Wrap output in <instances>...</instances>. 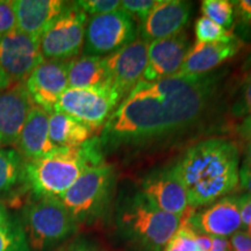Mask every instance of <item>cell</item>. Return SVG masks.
I'll use <instances>...</instances> for the list:
<instances>
[{
  "mask_svg": "<svg viewBox=\"0 0 251 251\" xmlns=\"http://www.w3.org/2000/svg\"><path fill=\"white\" fill-rule=\"evenodd\" d=\"M43 61L40 37L31 36L18 28L0 36V69L12 84L25 83Z\"/></svg>",
  "mask_w": 251,
  "mask_h": 251,
  "instance_id": "obj_10",
  "label": "cell"
},
{
  "mask_svg": "<svg viewBox=\"0 0 251 251\" xmlns=\"http://www.w3.org/2000/svg\"><path fill=\"white\" fill-rule=\"evenodd\" d=\"M121 97L112 87L69 89L56 103V112L64 113L94 131L105 125L121 102Z\"/></svg>",
  "mask_w": 251,
  "mask_h": 251,
  "instance_id": "obj_9",
  "label": "cell"
},
{
  "mask_svg": "<svg viewBox=\"0 0 251 251\" xmlns=\"http://www.w3.org/2000/svg\"><path fill=\"white\" fill-rule=\"evenodd\" d=\"M183 224V216L163 212L141 192L122 203L118 226L125 238L141 251H163Z\"/></svg>",
  "mask_w": 251,
  "mask_h": 251,
  "instance_id": "obj_4",
  "label": "cell"
},
{
  "mask_svg": "<svg viewBox=\"0 0 251 251\" xmlns=\"http://www.w3.org/2000/svg\"><path fill=\"white\" fill-rule=\"evenodd\" d=\"M25 159L15 149L0 148V194L8 192L23 179Z\"/></svg>",
  "mask_w": 251,
  "mask_h": 251,
  "instance_id": "obj_24",
  "label": "cell"
},
{
  "mask_svg": "<svg viewBox=\"0 0 251 251\" xmlns=\"http://www.w3.org/2000/svg\"><path fill=\"white\" fill-rule=\"evenodd\" d=\"M248 166V168L251 169V141L248 142L247 150H246V161H244V164Z\"/></svg>",
  "mask_w": 251,
  "mask_h": 251,
  "instance_id": "obj_41",
  "label": "cell"
},
{
  "mask_svg": "<svg viewBox=\"0 0 251 251\" xmlns=\"http://www.w3.org/2000/svg\"><path fill=\"white\" fill-rule=\"evenodd\" d=\"M238 207H240L242 225L249 226L251 224V194L247 193L244 196L237 198Z\"/></svg>",
  "mask_w": 251,
  "mask_h": 251,
  "instance_id": "obj_34",
  "label": "cell"
},
{
  "mask_svg": "<svg viewBox=\"0 0 251 251\" xmlns=\"http://www.w3.org/2000/svg\"><path fill=\"white\" fill-rule=\"evenodd\" d=\"M191 209H187L183 215V224L170 238L163 251H200L197 231L187 224V216Z\"/></svg>",
  "mask_w": 251,
  "mask_h": 251,
  "instance_id": "obj_27",
  "label": "cell"
},
{
  "mask_svg": "<svg viewBox=\"0 0 251 251\" xmlns=\"http://www.w3.org/2000/svg\"><path fill=\"white\" fill-rule=\"evenodd\" d=\"M219 75H179L140 80L103 125L99 142L105 149L141 147L170 137L196 124L207 111Z\"/></svg>",
  "mask_w": 251,
  "mask_h": 251,
  "instance_id": "obj_1",
  "label": "cell"
},
{
  "mask_svg": "<svg viewBox=\"0 0 251 251\" xmlns=\"http://www.w3.org/2000/svg\"><path fill=\"white\" fill-rule=\"evenodd\" d=\"M236 133L243 140L251 141V115L244 118L243 121L237 126Z\"/></svg>",
  "mask_w": 251,
  "mask_h": 251,
  "instance_id": "obj_35",
  "label": "cell"
},
{
  "mask_svg": "<svg viewBox=\"0 0 251 251\" xmlns=\"http://www.w3.org/2000/svg\"><path fill=\"white\" fill-rule=\"evenodd\" d=\"M141 193L157 208L174 215L183 216L190 207L186 191L171 168L147 176Z\"/></svg>",
  "mask_w": 251,
  "mask_h": 251,
  "instance_id": "obj_17",
  "label": "cell"
},
{
  "mask_svg": "<svg viewBox=\"0 0 251 251\" xmlns=\"http://www.w3.org/2000/svg\"><path fill=\"white\" fill-rule=\"evenodd\" d=\"M59 251H99L97 248L92 246H89L86 243H75L69 246L68 248H64V249H61Z\"/></svg>",
  "mask_w": 251,
  "mask_h": 251,
  "instance_id": "obj_38",
  "label": "cell"
},
{
  "mask_svg": "<svg viewBox=\"0 0 251 251\" xmlns=\"http://www.w3.org/2000/svg\"><path fill=\"white\" fill-rule=\"evenodd\" d=\"M197 42L200 43H214V42H229L234 40L236 35L231 31L226 30L225 28L213 23L206 17H200L194 26Z\"/></svg>",
  "mask_w": 251,
  "mask_h": 251,
  "instance_id": "obj_26",
  "label": "cell"
},
{
  "mask_svg": "<svg viewBox=\"0 0 251 251\" xmlns=\"http://www.w3.org/2000/svg\"><path fill=\"white\" fill-rule=\"evenodd\" d=\"M240 152L234 142L209 139L186 150L171 170L186 191L188 206L209 205L240 183Z\"/></svg>",
  "mask_w": 251,
  "mask_h": 251,
  "instance_id": "obj_2",
  "label": "cell"
},
{
  "mask_svg": "<svg viewBox=\"0 0 251 251\" xmlns=\"http://www.w3.org/2000/svg\"><path fill=\"white\" fill-rule=\"evenodd\" d=\"M192 5L183 0H158L155 7L140 24L141 40L151 43L184 30L191 15Z\"/></svg>",
  "mask_w": 251,
  "mask_h": 251,
  "instance_id": "obj_13",
  "label": "cell"
},
{
  "mask_svg": "<svg viewBox=\"0 0 251 251\" xmlns=\"http://www.w3.org/2000/svg\"><path fill=\"white\" fill-rule=\"evenodd\" d=\"M234 12L240 25L244 29L251 27V0H237L233 1Z\"/></svg>",
  "mask_w": 251,
  "mask_h": 251,
  "instance_id": "obj_32",
  "label": "cell"
},
{
  "mask_svg": "<svg viewBox=\"0 0 251 251\" xmlns=\"http://www.w3.org/2000/svg\"><path fill=\"white\" fill-rule=\"evenodd\" d=\"M21 226L31 251H48L70 237L78 225L58 198H35L23 209Z\"/></svg>",
  "mask_w": 251,
  "mask_h": 251,
  "instance_id": "obj_5",
  "label": "cell"
},
{
  "mask_svg": "<svg viewBox=\"0 0 251 251\" xmlns=\"http://www.w3.org/2000/svg\"><path fill=\"white\" fill-rule=\"evenodd\" d=\"M0 251H31L20 220L0 207Z\"/></svg>",
  "mask_w": 251,
  "mask_h": 251,
  "instance_id": "obj_23",
  "label": "cell"
},
{
  "mask_svg": "<svg viewBox=\"0 0 251 251\" xmlns=\"http://www.w3.org/2000/svg\"><path fill=\"white\" fill-rule=\"evenodd\" d=\"M139 26L122 8L87 20L84 55L105 57L137 40Z\"/></svg>",
  "mask_w": 251,
  "mask_h": 251,
  "instance_id": "obj_8",
  "label": "cell"
},
{
  "mask_svg": "<svg viewBox=\"0 0 251 251\" xmlns=\"http://www.w3.org/2000/svg\"><path fill=\"white\" fill-rule=\"evenodd\" d=\"M68 79L69 87L72 89L112 87L102 57L98 56L83 55L69 62Z\"/></svg>",
  "mask_w": 251,
  "mask_h": 251,
  "instance_id": "obj_21",
  "label": "cell"
},
{
  "mask_svg": "<svg viewBox=\"0 0 251 251\" xmlns=\"http://www.w3.org/2000/svg\"><path fill=\"white\" fill-rule=\"evenodd\" d=\"M187 224L194 230L208 236H230L242 227L237 198H221L218 202L199 213H194L192 209L187 216Z\"/></svg>",
  "mask_w": 251,
  "mask_h": 251,
  "instance_id": "obj_16",
  "label": "cell"
},
{
  "mask_svg": "<svg viewBox=\"0 0 251 251\" xmlns=\"http://www.w3.org/2000/svg\"><path fill=\"white\" fill-rule=\"evenodd\" d=\"M92 133L87 126L64 113H49V137L57 148L79 147L92 139Z\"/></svg>",
  "mask_w": 251,
  "mask_h": 251,
  "instance_id": "obj_22",
  "label": "cell"
},
{
  "mask_svg": "<svg viewBox=\"0 0 251 251\" xmlns=\"http://www.w3.org/2000/svg\"><path fill=\"white\" fill-rule=\"evenodd\" d=\"M87 15L76 1L46 28L40 37L42 56L48 61H72L79 56L85 41Z\"/></svg>",
  "mask_w": 251,
  "mask_h": 251,
  "instance_id": "obj_7",
  "label": "cell"
},
{
  "mask_svg": "<svg viewBox=\"0 0 251 251\" xmlns=\"http://www.w3.org/2000/svg\"><path fill=\"white\" fill-rule=\"evenodd\" d=\"M242 70L243 71H247V72H250L251 71V54L248 56L246 62H244L243 67H242Z\"/></svg>",
  "mask_w": 251,
  "mask_h": 251,
  "instance_id": "obj_42",
  "label": "cell"
},
{
  "mask_svg": "<svg viewBox=\"0 0 251 251\" xmlns=\"http://www.w3.org/2000/svg\"><path fill=\"white\" fill-rule=\"evenodd\" d=\"M203 17L225 28L226 30L233 27L235 12L233 1L229 0H203L201 2Z\"/></svg>",
  "mask_w": 251,
  "mask_h": 251,
  "instance_id": "obj_25",
  "label": "cell"
},
{
  "mask_svg": "<svg viewBox=\"0 0 251 251\" xmlns=\"http://www.w3.org/2000/svg\"><path fill=\"white\" fill-rule=\"evenodd\" d=\"M9 85H12L11 80H9L8 77L6 76L5 72L0 69V92L4 91L5 89H7Z\"/></svg>",
  "mask_w": 251,
  "mask_h": 251,
  "instance_id": "obj_40",
  "label": "cell"
},
{
  "mask_svg": "<svg viewBox=\"0 0 251 251\" xmlns=\"http://www.w3.org/2000/svg\"><path fill=\"white\" fill-rule=\"evenodd\" d=\"M243 43L236 36L229 42L200 43L197 42L188 50L186 58L181 65L179 75L208 74L213 69L231 58L242 48Z\"/></svg>",
  "mask_w": 251,
  "mask_h": 251,
  "instance_id": "obj_19",
  "label": "cell"
},
{
  "mask_svg": "<svg viewBox=\"0 0 251 251\" xmlns=\"http://www.w3.org/2000/svg\"><path fill=\"white\" fill-rule=\"evenodd\" d=\"M157 1L158 0H124L121 1L120 8L133 17L135 21L139 20L141 24L155 7Z\"/></svg>",
  "mask_w": 251,
  "mask_h": 251,
  "instance_id": "obj_30",
  "label": "cell"
},
{
  "mask_svg": "<svg viewBox=\"0 0 251 251\" xmlns=\"http://www.w3.org/2000/svg\"><path fill=\"white\" fill-rule=\"evenodd\" d=\"M69 62L45 59L24 83L34 105L47 113L54 112L56 103L68 90Z\"/></svg>",
  "mask_w": 251,
  "mask_h": 251,
  "instance_id": "obj_12",
  "label": "cell"
},
{
  "mask_svg": "<svg viewBox=\"0 0 251 251\" xmlns=\"http://www.w3.org/2000/svg\"><path fill=\"white\" fill-rule=\"evenodd\" d=\"M186 31L157 40L148 46V64L142 80L155 81L178 74L190 50Z\"/></svg>",
  "mask_w": 251,
  "mask_h": 251,
  "instance_id": "obj_14",
  "label": "cell"
},
{
  "mask_svg": "<svg viewBox=\"0 0 251 251\" xmlns=\"http://www.w3.org/2000/svg\"><path fill=\"white\" fill-rule=\"evenodd\" d=\"M149 43L137 39L130 45L102 57L112 87L124 99L142 80L148 64Z\"/></svg>",
  "mask_w": 251,
  "mask_h": 251,
  "instance_id": "obj_11",
  "label": "cell"
},
{
  "mask_svg": "<svg viewBox=\"0 0 251 251\" xmlns=\"http://www.w3.org/2000/svg\"><path fill=\"white\" fill-rule=\"evenodd\" d=\"M2 206V203H0V207H1Z\"/></svg>",
  "mask_w": 251,
  "mask_h": 251,
  "instance_id": "obj_44",
  "label": "cell"
},
{
  "mask_svg": "<svg viewBox=\"0 0 251 251\" xmlns=\"http://www.w3.org/2000/svg\"><path fill=\"white\" fill-rule=\"evenodd\" d=\"M198 246L200 248V251H209L212 247V236L208 235H198Z\"/></svg>",
  "mask_w": 251,
  "mask_h": 251,
  "instance_id": "obj_39",
  "label": "cell"
},
{
  "mask_svg": "<svg viewBox=\"0 0 251 251\" xmlns=\"http://www.w3.org/2000/svg\"><path fill=\"white\" fill-rule=\"evenodd\" d=\"M240 176V184L242 188L247 190L249 194H251V169L246 165H242L238 172Z\"/></svg>",
  "mask_w": 251,
  "mask_h": 251,
  "instance_id": "obj_36",
  "label": "cell"
},
{
  "mask_svg": "<svg viewBox=\"0 0 251 251\" xmlns=\"http://www.w3.org/2000/svg\"><path fill=\"white\" fill-rule=\"evenodd\" d=\"M233 251H251V236L243 231H236L231 235Z\"/></svg>",
  "mask_w": 251,
  "mask_h": 251,
  "instance_id": "obj_33",
  "label": "cell"
},
{
  "mask_svg": "<svg viewBox=\"0 0 251 251\" xmlns=\"http://www.w3.org/2000/svg\"><path fill=\"white\" fill-rule=\"evenodd\" d=\"M230 244L225 237H212V247L209 251H229Z\"/></svg>",
  "mask_w": 251,
  "mask_h": 251,
  "instance_id": "obj_37",
  "label": "cell"
},
{
  "mask_svg": "<svg viewBox=\"0 0 251 251\" xmlns=\"http://www.w3.org/2000/svg\"><path fill=\"white\" fill-rule=\"evenodd\" d=\"M17 18H15L13 1L0 0V36L17 29Z\"/></svg>",
  "mask_w": 251,
  "mask_h": 251,
  "instance_id": "obj_31",
  "label": "cell"
},
{
  "mask_svg": "<svg viewBox=\"0 0 251 251\" xmlns=\"http://www.w3.org/2000/svg\"><path fill=\"white\" fill-rule=\"evenodd\" d=\"M230 113L235 118H247L251 115V71L248 72L240 93L231 105Z\"/></svg>",
  "mask_w": 251,
  "mask_h": 251,
  "instance_id": "obj_28",
  "label": "cell"
},
{
  "mask_svg": "<svg viewBox=\"0 0 251 251\" xmlns=\"http://www.w3.org/2000/svg\"><path fill=\"white\" fill-rule=\"evenodd\" d=\"M248 235H249V236H251V224L248 226Z\"/></svg>",
  "mask_w": 251,
  "mask_h": 251,
  "instance_id": "obj_43",
  "label": "cell"
},
{
  "mask_svg": "<svg viewBox=\"0 0 251 251\" xmlns=\"http://www.w3.org/2000/svg\"><path fill=\"white\" fill-rule=\"evenodd\" d=\"M115 185L114 168L102 162L87 169L59 200L77 225L98 220L109 205Z\"/></svg>",
  "mask_w": 251,
  "mask_h": 251,
  "instance_id": "obj_6",
  "label": "cell"
},
{
  "mask_svg": "<svg viewBox=\"0 0 251 251\" xmlns=\"http://www.w3.org/2000/svg\"><path fill=\"white\" fill-rule=\"evenodd\" d=\"M34 106L24 83H15L0 92V148L15 146Z\"/></svg>",
  "mask_w": 251,
  "mask_h": 251,
  "instance_id": "obj_15",
  "label": "cell"
},
{
  "mask_svg": "<svg viewBox=\"0 0 251 251\" xmlns=\"http://www.w3.org/2000/svg\"><path fill=\"white\" fill-rule=\"evenodd\" d=\"M67 6L61 0H14L13 8L19 30L41 37Z\"/></svg>",
  "mask_w": 251,
  "mask_h": 251,
  "instance_id": "obj_20",
  "label": "cell"
},
{
  "mask_svg": "<svg viewBox=\"0 0 251 251\" xmlns=\"http://www.w3.org/2000/svg\"><path fill=\"white\" fill-rule=\"evenodd\" d=\"M76 4L85 12L86 15L96 17V15L107 14L120 8L121 1L119 0H80Z\"/></svg>",
  "mask_w": 251,
  "mask_h": 251,
  "instance_id": "obj_29",
  "label": "cell"
},
{
  "mask_svg": "<svg viewBox=\"0 0 251 251\" xmlns=\"http://www.w3.org/2000/svg\"><path fill=\"white\" fill-rule=\"evenodd\" d=\"M98 137L72 148H57L41 158L25 161L23 181L35 198H61L87 169L103 162Z\"/></svg>",
  "mask_w": 251,
  "mask_h": 251,
  "instance_id": "obj_3",
  "label": "cell"
},
{
  "mask_svg": "<svg viewBox=\"0 0 251 251\" xmlns=\"http://www.w3.org/2000/svg\"><path fill=\"white\" fill-rule=\"evenodd\" d=\"M15 147L25 161L41 158L57 149L49 137V113L34 105Z\"/></svg>",
  "mask_w": 251,
  "mask_h": 251,
  "instance_id": "obj_18",
  "label": "cell"
}]
</instances>
